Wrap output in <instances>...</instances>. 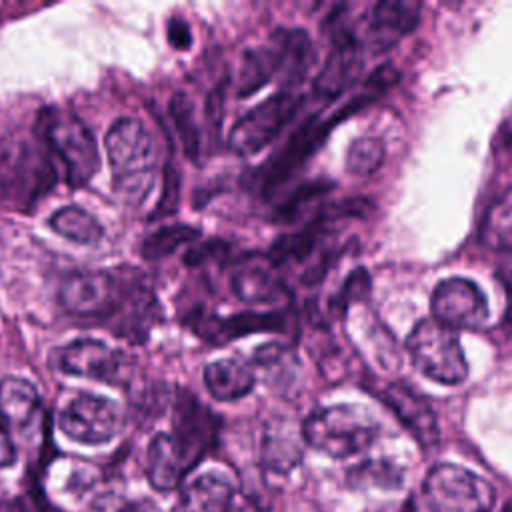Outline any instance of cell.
Returning a JSON list of instances; mask_svg holds the SVG:
<instances>
[{
	"label": "cell",
	"mask_w": 512,
	"mask_h": 512,
	"mask_svg": "<svg viewBox=\"0 0 512 512\" xmlns=\"http://www.w3.org/2000/svg\"><path fill=\"white\" fill-rule=\"evenodd\" d=\"M114 188L126 204H140L154 186L158 150L148 128L134 116L118 118L104 138Z\"/></svg>",
	"instance_id": "1"
},
{
	"label": "cell",
	"mask_w": 512,
	"mask_h": 512,
	"mask_svg": "<svg viewBox=\"0 0 512 512\" xmlns=\"http://www.w3.org/2000/svg\"><path fill=\"white\" fill-rule=\"evenodd\" d=\"M302 436L308 446L330 458H348L374 444L378 424L358 406L334 404L308 414Z\"/></svg>",
	"instance_id": "2"
},
{
	"label": "cell",
	"mask_w": 512,
	"mask_h": 512,
	"mask_svg": "<svg viewBox=\"0 0 512 512\" xmlns=\"http://www.w3.org/2000/svg\"><path fill=\"white\" fill-rule=\"evenodd\" d=\"M38 132L48 154L60 162L68 186L88 184L100 168V154L90 128L66 110L48 108L40 114Z\"/></svg>",
	"instance_id": "3"
},
{
	"label": "cell",
	"mask_w": 512,
	"mask_h": 512,
	"mask_svg": "<svg viewBox=\"0 0 512 512\" xmlns=\"http://www.w3.org/2000/svg\"><path fill=\"white\" fill-rule=\"evenodd\" d=\"M406 348L412 364L426 378L440 384H460L468 376V362L456 330L426 318L414 324Z\"/></svg>",
	"instance_id": "4"
},
{
	"label": "cell",
	"mask_w": 512,
	"mask_h": 512,
	"mask_svg": "<svg viewBox=\"0 0 512 512\" xmlns=\"http://www.w3.org/2000/svg\"><path fill=\"white\" fill-rule=\"evenodd\" d=\"M430 512H492L496 492L488 480L458 464H436L422 482Z\"/></svg>",
	"instance_id": "5"
},
{
	"label": "cell",
	"mask_w": 512,
	"mask_h": 512,
	"mask_svg": "<svg viewBox=\"0 0 512 512\" xmlns=\"http://www.w3.org/2000/svg\"><path fill=\"white\" fill-rule=\"evenodd\" d=\"M124 426L122 408L110 398L80 392L58 412V428L74 442L96 446L120 434Z\"/></svg>",
	"instance_id": "6"
},
{
	"label": "cell",
	"mask_w": 512,
	"mask_h": 512,
	"mask_svg": "<svg viewBox=\"0 0 512 512\" xmlns=\"http://www.w3.org/2000/svg\"><path fill=\"white\" fill-rule=\"evenodd\" d=\"M302 106V96L282 90L246 112L230 130L228 146L240 154L250 156L268 146L282 128L296 116Z\"/></svg>",
	"instance_id": "7"
},
{
	"label": "cell",
	"mask_w": 512,
	"mask_h": 512,
	"mask_svg": "<svg viewBox=\"0 0 512 512\" xmlns=\"http://www.w3.org/2000/svg\"><path fill=\"white\" fill-rule=\"evenodd\" d=\"M124 292V280L112 272H72L58 288V302L76 318L108 320L116 316Z\"/></svg>",
	"instance_id": "8"
},
{
	"label": "cell",
	"mask_w": 512,
	"mask_h": 512,
	"mask_svg": "<svg viewBox=\"0 0 512 512\" xmlns=\"http://www.w3.org/2000/svg\"><path fill=\"white\" fill-rule=\"evenodd\" d=\"M54 366L72 376L94 378L108 384H124L132 376V360L96 338H78L54 354Z\"/></svg>",
	"instance_id": "9"
},
{
	"label": "cell",
	"mask_w": 512,
	"mask_h": 512,
	"mask_svg": "<svg viewBox=\"0 0 512 512\" xmlns=\"http://www.w3.org/2000/svg\"><path fill=\"white\" fill-rule=\"evenodd\" d=\"M216 416L188 390H180L174 406L170 438L188 468H196L216 440Z\"/></svg>",
	"instance_id": "10"
},
{
	"label": "cell",
	"mask_w": 512,
	"mask_h": 512,
	"mask_svg": "<svg viewBox=\"0 0 512 512\" xmlns=\"http://www.w3.org/2000/svg\"><path fill=\"white\" fill-rule=\"evenodd\" d=\"M430 310L436 322L458 330V328H480L488 320V300L484 292L466 278H446L436 284Z\"/></svg>",
	"instance_id": "11"
},
{
	"label": "cell",
	"mask_w": 512,
	"mask_h": 512,
	"mask_svg": "<svg viewBox=\"0 0 512 512\" xmlns=\"http://www.w3.org/2000/svg\"><path fill=\"white\" fill-rule=\"evenodd\" d=\"M336 122H338L336 116L332 120L308 118L306 122H302L298 126V130L286 140V144L258 170L256 178H258L262 190L276 188L298 166H302V162L320 148L326 134L332 130V126Z\"/></svg>",
	"instance_id": "12"
},
{
	"label": "cell",
	"mask_w": 512,
	"mask_h": 512,
	"mask_svg": "<svg viewBox=\"0 0 512 512\" xmlns=\"http://www.w3.org/2000/svg\"><path fill=\"white\" fill-rule=\"evenodd\" d=\"M362 70V46L348 26H336L332 48L324 66L314 78V92L324 98L340 96L354 84Z\"/></svg>",
	"instance_id": "13"
},
{
	"label": "cell",
	"mask_w": 512,
	"mask_h": 512,
	"mask_svg": "<svg viewBox=\"0 0 512 512\" xmlns=\"http://www.w3.org/2000/svg\"><path fill=\"white\" fill-rule=\"evenodd\" d=\"M382 398L422 448H432L438 444L440 426L436 412L420 392H416L410 384L392 382L384 388Z\"/></svg>",
	"instance_id": "14"
},
{
	"label": "cell",
	"mask_w": 512,
	"mask_h": 512,
	"mask_svg": "<svg viewBox=\"0 0 512 512\" xmlns=\"http://www.w3.org/2000/svg\"><path fill=\"white\" fill-rule=\"evenodd\" d=\"M230 284L232 292L246 304H276L286 294L276 264L268 256L250 254L238 260Z\"/></svg>",
	"instance_id": "15"
},
{
	"label": "cell",
	"mask_w": 512,
	"mask_h": 512,
	"mask_svg": "<svg viewBox=\"0 0 512 512\" xmlns=\"http://www.w3.org/2000/svg\"><path fill=\"white\" fill-rule=\"evenodd\" d=\"M420 18V4L408 0H382L370 8L366 40L372 50H388L414 30Z\"/></svg>",
	"instance_id": "16"
},
{
	"label": "cell",
	"mask_w": 512,
	"mask_h": 512,
	"mask_svg": "<svg viewBox=\"0 0 512 512\" xmlns=\"http://www.w3.org/2000/svg\"><path fill=\"white\" fill-rule=\"evenodd\" d=\"M302 424L286 416H274L266 422L262 432L260 460L270 474H288L302 460L304 452Z\"/></svg>",
	"instance_id": "17"
},
{
	"label": "cell",
	"mask_w": 512,
	"mask_h": 512,
	"mask_svg": "<svg viewBox=\"0 0 512 512\" xmlns=\"http://www.w3.org/2000/svg\"><path fill=\"white\" fill-rule=\"evenodd\" d=\"M284 328V314L282 312H242L228 318H214V316H202L198 314L194 318V330L214 342L224 344L228 340L240 338L250 332H276Z\"/></svg>",
	"instance_id": "18"
},
{
	"label": "cell",
	"mask_w": 512,
	"mask_h": 512,
	"mask_svg": "<svg viewBox=\"0 0 512 512\" xmlns=\"http://www.w3.org/2000/svg\"><path fill=\"white\" fill-rule=\"evenodd\" d=\"M270 48L276 56L278 76L286 86H294L310 72L316 50L304 30H276L270 38Z\"/></svg>",
	"instance_id": "19"
},
{
	"label": "cell",
	"mask_w": 512,
	"mask_h": 512,
	"mask_svg": "<svg viewBox=\"0 0 512 512\" xmlns=\"http://www.w3.org/2000/svg\"><path fill=\"white\" fill-rule=\"evenodd\" d=\"M256 382V366L254 362L232 356L210 362L204 368V384L208 392L222 402L238 400L246 396Z\"/></svg>",
	"instance_id": "20"
},
{
	"label": "cell",
	"mask_w": 512,
	"mask_h": 512,
	"mask_svg": "<svg viewBox=\"0 0 512 512\" xmlns=\"http://www.w3.org/2000/svg\"><path fill=\"white\" fill-rule=\"evenodd\" d=\"M190 472L170 434H156L146 450V478L158 492L176 490Z\"/></svg>",
	"instance_id": "21"
},
{
	"label": "cell",
	"mask_w": 512,
	"mask_h": 512,
	"mask_svg": "<svg viewBox=\"0 0 512 512\" xmlns=\"http://www.w3.org/2000/svg\"><path fill=\"white\" fill-rule=\"evenodd\" d=\"M40 394L36 386L20 376L0 380V424L16 430L32 424L40 410Z\"/></svg>",
	"instance_id": "22"
},
{
	"label": "cell",
	"mask_w": 512,
	"mask_h": 512,
	"mask_svg": "<svg viewBox=\"0 0 512 512\" xmlns=\"http://www.w3.org/2000/svg\"><path fill=\"white\" fill-rule=\"evenodd\" d=\"M234 504L232 484L216 474L206 472L190 480L180 494V512H230Z\"/></svg>",
	"instance_id": "23"
},
{
	"label": "cell",
	"mask_w": 512,
	"mask_h": 512,
	"mask_svg": "<svg viewBox=\"0 0 512 512\" xmlns=\"http://www.w3.org/2000/svg\"><path fill=\"white\" fill-rule=\"evenodd\" d=\"M48 226L58 236H62L74 244H82V246H94L104 236L102 224L88 210H84L80 206L58 208L50 216Z\"/></svg>",
	"instance_id": "24"
},
{
	"label": "cell",
	"mask_w": 512,
	"mask_h": 512,
	"mask_svg": "<svg viewBox=\"0 0 512 512\" xmlns=\"http://www.w3.org/2000/svg\"><path fill=\"white\" fill-rule=\"evenodd\" d=\"M274 76H278V64L270 46H258V48L246 50L238 70L236 96L246 98L258 92Z\"/></svg>",
	"instance_id": "25"
},
{
	"label": "cell",
	"mask_w": 512,
	"mask_h": 512,
	"mask_svg": "<svg viewBox=\"0 0 512 512\" xmlns=\"http://www.w3.org/2000/svg\"><path fill=\"white\" fill-rule=\"evenodd\" d=\"M326 222H322L320 218H316L314 222H310L306 228H302L300 232L294 234H286L280 236L268 252V258L278 266L284 262H302L306 258H310V254L320 246L324 232H326Z\"/></svg>",
	"instance_id": "26"
},
{
	"label": "cell",
	"mask_w": 512,
	"mask_h": 512,
	"mask_svg": "<svg viewBox=\"0 0 512 512\" xmlns=\"http://www.w3.org/2000/svg\"><path fill=\"white\" fill-rule=\"evenodd\" d=\"M480 240L496 252L512 250V190L498 196L486 210Z\"/></svg>",
	"instance_id": "27"
},
{
	"label": "cell",
	"mask_w": 512,
	"mask_h": 512,
	"mask_svg": "<svg viewBox=\"0 0 512 512\" xmlns=\"http://www.w3.org/2000/svg\"><path fill=\"white\" fill-rule=\"evenodd\" d=\"M200 236V230L190 224H170L154 230L142 242V254L148 260L166 258L184 244H192Z\"/></svg>",
	"instance_id": "28"
},
{
	"label": "cell",
	"mask_w": 512,
	"mask_h": 512,
	"mask_svg": "<svg viewBox=\"0 0 512 512\" xmlns=\"http://www.w3.org/2000/svg\"><path fill=\"white\" fill-rule=\"evenodd\" d=\"M168 114L174 122V128H176V134L182 142L184 154L190 160H196L198 154H200V130H198L196 120H194V106H192L190 98L184 92H176L170 98Z\"/></svg>",
	"instance_id": "29"
},
{
	"label": "cell",
	"mask_w": 512,
	"mask_h": 512,
	"mask_svg": "<svg viewBox=\"0 0 512 512\" xmlns=\"http://www.w3.org/2000/svg\"><path fill=\"white\" fill-rule=\"evenodd\" d=\"M386 150L380 138L362 136L352 140L346 152V170L352 176H370L380 170Z\"/></svg>",
	"instance_id": "30"
},
{
	"label": "cell",
	"mask_w": 512,
	"mask_h": 512,
	"mask_svg": "<svg viewBox=\"0 0 512 512\" xmlns=\"http://www.w3.org/2000/svg\"><path fill=\"white\" fill-rule=\"evenodd\" d=\"M404 474L402 470L386 460H368L354 466L348 474V482L356 488L364 486H378L382 490H394L402 484Z\"/></svg>",
	"instance_id": "31"
},
{
	"label": "cell",
	"mask_w": 512,
	"mask_h": 512,
	"mask_svg": "<svg viewBox=\"0 0 512 512\" xmlns=\"http://www.w3.org/2000/svg\"><path fill=\"white\" fill-rule=\"evenodd\" d=\"M330 188H332V184L326 182V180H314V182L302 184L298 190H294V192L278 206V210H276L278 218H282V220H292L294 216L300 214V210H302L304 204H308V202H312L314 198L322 196V194L328 192Z\"/></svg>",
	"instance_id": "32"
},
{
	"label": "cell",
	"mask_w": 512,
	"mask_h": 512,
	"mask_svg": "<svg viewBox=\"0 0 512 512\" xmlns=\"http://www.w3.org/2000/svg\"><path fill=\"white\" fill-rule=\"evenodd\" d=\"M368 288H370V280H368L366 270H364V268L354 270V272L348 276L346 284L342 286V292L334 298V308H338L340 312H346V308H348V304H350L352 300H358V298H362V296L368 294Z\"/></svg>",
	"instance_id": "33"
},
{
	"label": "cell",
	"mask_w": 512,
	"mask_h": 512,
	"mask_svg": "<svg viewBox=\"0 0 512 512\" xmlns=\"http://www.w3.org/2000/svg\"><path fill=\"white\" fill-rule=\"evenodd\" d=\"M400 80V72L396 70V66L392 62H386L382 64L380 68H376L364 82V88L362 92H366L368 96H372L374 100L386 92L390 86H394L396 82Z\"/></svg>",
	"instance_id": "34"
},
{
	"label": "cell",
	"mask_w": 512,
	"mask_h": 512,
	"mask_svg": "<svg viewBox=\"0 0 512 512\" xmlns=\"http://www.w3.org/2000/svg\"><path fill=\"white\" fill-rule=\"evenodd\" d=\"M180 198V178L178 172L172 166H166L164 172V186H162V198L156 208V216H168L176 210Z\"/></svg>",
	"instance_id": "35"
},
{
	"label": "cell",
	"mask_w": 512,
	"mask_h": 512,
	"mask_svg": "<svg viewBox=\"0 0 512 512\" xmlns=\"http://www.w3.org/2000/svg\"><path fill=\"white\" fill-rule=\"evenodd\" d=\"M168 42L176 48V50H186L192 44V34H190V26L184 18L180 16H172L168 22Z\"/></svg>",
	"instance_id": "36"
},
{
	"label": "cell",
	"mask_w": 512,
	"mask_h": 512,
	"mask_svg": "<svg viewBox=\"0 0 512 512\" xmlns=\"http://www.w3.org/2000/svg\"><path fill=\"white\" fill-rule=\"evenodd\" d=\"M222 88H216L210 92L208 100H206V118L212 126V130H218L220 122H222Z\"/></svg>",
	"instance_id": "37"
},
{
	"label": "cell",
	"mask_w": 512,
	"mask_h": 512,
	"mask_svg": "<svg viewBox=\"0 0 512 512\" xmlns=\"http://www.w3.org/2000/svg\"><path fill=\"white\" fill-rule=\"evenodd\" d=\"M14 460H16V448H14L6 428L0 424V468L14 464Z\"/></svg>",
	"instance_id": "38"
},
{
	"label": "cell",
	"mask_w": 512,
	"mask_h": 512,
	"mask_svg": "<svg viewBox=\"0 0 512 512\" xmlns=\"http://www.w3.org/2000/svg\"><path fill=\"white\" fill-rule=\"evenodd\" d=\"M118 512H160L152 500H136L122 506Z\"/></svg>",
	"instance_id": "39"
},
{
	"label": "cell",
	"mask_w": 512,
	"mask_h": 512,
	"mask_svg": "<svg viewBox=\"0 0 512 512\" xmlns=\"http://www.w3.org/2000/svg\"><path fill=\"white\" fill-rule=\"evenodd\" d=\"M230 512H260V508L254 502H240V504H232Z\"/></svg>",
	"instance_id": "40"
},
{
	"label": "cell",
	"mask_w": 512,
	"mask_h": 512,
	"mask_svg": "<svg viewBox=\"0 0 512 512\" xmlns=\"http://www.w3.org/2000/svg\"><path fill=\"white\" fill-rule=\"evenodd\" d=\"M502 512H512V504H508V506H506Z\"/></svg>",
	"instance_id": "41"
}]
</instances>
